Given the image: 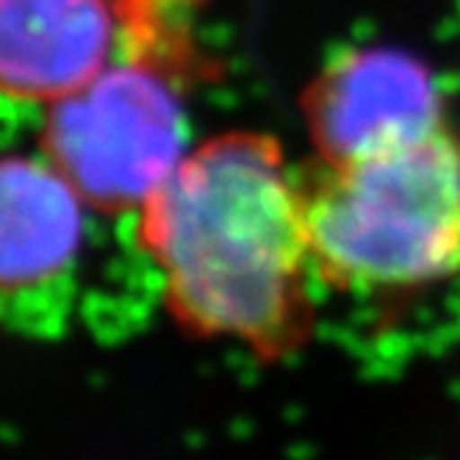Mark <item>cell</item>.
Listing matches in <instances>:
<instances>
[{"instance_id": "6", "label": "cell", "mask_w": 460, "mask_h": 460, "mask_svg": "<svg viewBox=\"0 0 460 460\" xmlns=\"http://www.w3.org/2000/svg\"><path fill=\"white\" fill-rule=\"evenodd\" d=\"M81 191L45 155H9L0 170V280L4 294L31 297L64 280L81 255Z\"/></svg>"}, {"instance_id": "2", "label": "cell", "mask_w": 460, "mask_h": 460, "mask_svg": "<svg viewBox=\"0 0 460 460\" xmlns=\"http://www.w3.org/2000/svg\"><path fill=\"white\" fill-rule=\"evenodd\" d=\"M316 275L341 291L402 297L460 272V137L447 125L305 181Z\"/></svg>"}, {"instance_id": "1", "label": "cell", "mask_w": 460, "mask_h": 460, "mask_svg": "<svg viewBox=\"0 0 460 460\" xmlns=\"http://www.w3.org/2000/svg\"><path fill=\"white\" fill-rule=\"evenodd\" d=\"M137 214L139 242L183 327L261 358L303 344L316 275L305 181L272 137L230 130L208 139Z\"/></svg>"}, {"instance_id": "4", "label": "cell", "mask_w": 460, "mask_h": 460, "mask_svg": "<svg viewBox=\"0 0 460 460\" xmlns=\"http://www.w3.org/2000/svg\"><path fill=\"white\" fill-rule=\"evenodd\" d=\"M303 114L324 164L375 155L447 125L436 75L394 48H355L331 58L305 92Z\"/></svg>"}, {"instance_id": "7", "label": "cell", "mask_w": 460, "mask_h": 460, "mask_svg": "<svg viewBox=\"0 0 460 460\" xmlns=\"http://www.w3.org/2000/svg\"><path fill=\"white\" fill-rule=\"evenodd\" d=\"M194 0H114L119 14V56L147 58L181 75H191L194 45L189 9Z\"/></svg>"}, {"instance_id": "3", "label": "cell", "mask_w": 460, "mask_h": 460, "mask_svg": "<svg viewBox=\"0 0 460 460\" xmlns=\"http://www.w3.org/2000/svg\"><path fill=\"white\" fill-rule=\"evenodd\" d=\"M183 81L164 64L114 56L101 75L48 106L42 155L92 208L139 211L186 155Z\"/></svg>"}, {"instance_id": "5", "label": "cell", "mask_w": 460, "mask_h": 460, "mask_svg": "<svg viewBox=\"0 0 460 460\" xmlns=\"http://www.w3.org/2000/svg\"><path fill=\"white\" fill-rule=\"evenodd\" d=\"M117 50L114 0H0V81L12 101L50 106L101 75Z\"/></svg>"}]
</instances>
